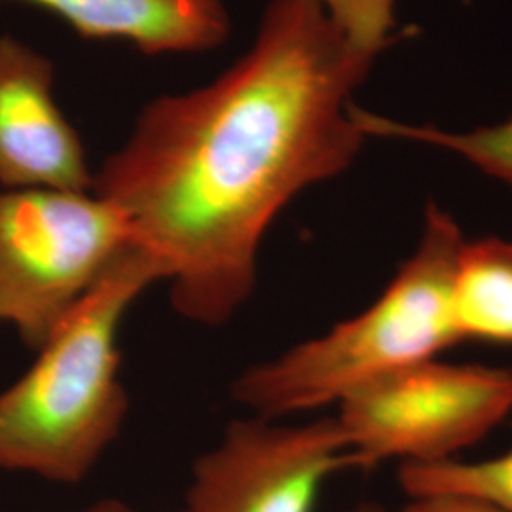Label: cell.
I'll return each instance as SVG.
<instances>
[{
    "mask_svg": "<svg viewBox=\"0 0 512 512\" xmlns=\"http://www.w3.org/2000/svg\"><path fill=\"white\" fill-rule=\"evenodd\" d=\"M403 512H507L494 503L463 494H433L412 497Z\"/></svg>",
    "mask_w": 512,
    "mask_h": 512,
    "instance_id": "cell-13",
    "label": "cell"
},
{
    "mask_svg": "<svg viewBox=\"0 0 512 512\" xmlns=\"http://www.w3.org/2000/svg\"><path fill=\"white\" fill-rule=\"evenodd\" d=\"M50 57L0 37V184L93 192L84 145L57 107Z\"/></svg>",
    "mask_w": 512,
    "mask_h": 512,
    "instance_id": "cell-7",
    "label": "cell"
},
{
    "mask_svg": "<svg viewBox=\"0 0 512 512\" xmlns=\"http://www.w3.org/2000/svg\"><path fill=\"white\" fill-rule=\"evenodd\" d=\"M2 2V0H0ZM65 19L86 38H122L150 55L222 46L232 29L226 0H19Z\"/></svg>",
    "mask_w": 512,
    "mask_h": 512,
    "instance_id": "cell-8",
    "label": "cell"
},
{
    "mask_svg": "<svg viewBox=\"0 0 512 512\" xmlns=\"http://www.w3.org/2000/svg\"><path fill=\"white\" fill-rule=\"evenodd\" d=\"M463 241L456 219L429 203L420 243L384 294L327 334L245 370L234 399L258 418L279 420L340 403L366 382L458 344L450 298Z\"/></svg>",
    "mask_w": 512,
    "mask_h": 512,
    "instance_id": "cell-3",
    "label": "cell"
},
{
    "mask_svg": "<svg viewBox=\"0 0 512 512\" xmlns=\"http://www.w3.org/2000/svg\"><path fill=\"white\" fill-rule=\"evenodd\" d=\"M158 281L154 258L133 247L0 393V471L59 484L90 475L128 416L118 348L124 317Z\"/></svg>",
    "mask_w": 512,
    "mask_h": 512,
    "instance_id": "cell-2",
    "label": "cell"
},
{
    "mask_svg": "<svg viewBox=\"0 0 512 512\" xmlns=\"http://www.w3.org/2000/svg\"><path fill=\"white\" fill-rule=\"evenodd\" d=\"M399 480L410 497L463 494L486 499L512 512V450L476 463L446 459L437 463H403Z\"/></svg>",
    "mask_w": 512,
    "mask_h": 512,
    "instance_id": "cell-11",
    "label": "cell"
},
{
    "mask_svg": "<svg viewBox=\"0 0 512 512\" xmlns=\"http://www.w3.org/2000/svg\"><path fill=\"white\" fill-rule=\"evenodd\" d=\"M325 16L349 46L368 57H378L397 29L395 0H317Z\"/></svg>",
    "mask_w": 512,
    "mask_h": 512,
    "instance_id": "cell-12",
    "label": "cell"
},
{
    "mask_svg": "<svg viewBox=\"0 0 512 512\" xmlns=\"http://www.w3.org/2000/svg\"><path fill=\"white\" fill-rule=\"evenodd\" d=\"M450 304L459 342L512 346V241H463L452 275Z\"/></svg>",
    "mask_w": 512,
    "mask_h": 512,
    "instance_id": "cell-9",
    "label": "cell"
},
{
    "mask_svg": "<svg viewBox=\"0 0 512 512\" xmlns=\"http://www.w3.org/2000/svg\"><path fill=\"white\" fill-rule=\"evenodd\" d=\"M80 512H139L135 509H131L126 503L118 501V499H105V501H97L93 503L92 507L84 509ZM183 512V511H181Z\"/></svg>",
    "mask_w": 512,
    "mask_h": 512,
    "instance_id": "cell-14",
    "label": "cell"
},
{
    "mask_svg": "<svg viewBox=\"0 0 512 512\" xmlns=\"http://www.w3.org/2000/svg\"><path fill=\"white\" fill-rule=\"evenodd\" d=\"M133 247L126 215L93 192H0V325L38 351Z\"/></svg>",
    "mask_w": 512,
    "mask_h": 512,
    "instance_id": "cell-4",
    "label": "cell"
},
{
    "mask_svg": "<svg viewBox=\"0 0 512 512\" xmlns=\"http://www.w3.org/2000/svg\"><path fill=\"white\" fill-rule=\"evenodd\" d=\"M372 63L317 0H270L230 69L148 103L103 162L93 194L126 215L184 319L228 323L255 291L275 217L355 162L368 137L351 95Z\"/></svg>",
    "mask_w": 512,
    "mask_h": 512,
    "instance_id": "cell-1",
    "label": "cell"
},
{
    "mask_svg": "<svg viewBox=\"0 0 512 512\" xmlns=\"http://www.w3.org/2000/svg\"><path fill=\"white\" fill-rule=\"evenodd\" d=\"M355 116L366 137L399 139L452 152L503 183L512 184V116L492 126L450 131L437 126H418L391 120L355 107Z\"/></svg>",
    "mask_w": 512,
    "mask_h": 512,
    "instance_id": "cell-10",
    "label": "cell"
},
{
    "mask_svg": "<svg viewBox=\"0 0 512 512\" xmlns=\"http://www.w3.org/2000/svg\"><path fill=\"white\" fill-rule=\"evenodd\" d=\"M348 512H385L378 503H363V505H357L355 509H351Z\"/></svg>",
    "mask_w": 512,
    "mask_h": 512,
    "instance_id": "cell-15",
    "label": "cell"
},
{
    "mask_svg": "<svg viewBox=\"0 0 512 512\" xmlns=\"http://www.w3.org/2000/svg\"><path fill=\"white\" fill-rule=\"evenodd\" d=\"M336 416L357 469L437 463L486 437L512 408V372L425 359L353 389Z\"/></svg>",
    "mask_w": 512,
    "mask_h": 512,
    "instance_id": "cell-5",
    "label": "cell"
},
{
    "mask_svg": "<svg viewBox=\"0 0 512 512\" xmlns=\"http://www.w3.org/2000/svg\"><path fill=\"white\" fill-rule=\"evenodd\" d=\"M344 469H357V459L336 416L234 421L196 459L183 512H313L327 478Z\"/></svg>",
    "mask_w": 512,
    "mask_h": 512,
    "instance_id": "cell-6",
    "label": "cell"
}]
</instances>
